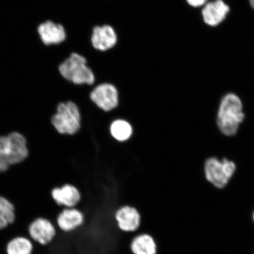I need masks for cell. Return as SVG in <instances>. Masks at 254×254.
Here are the masks:
<instances>
[{
	"label": "cell",
	"instance_id": "cell-1",
	"mask_svg": "<svg viewBox=\"0 0 254 254\" xmlns=\"http://www.w3.org/2000/svg\"><path fill=\"white\" fill-rule=\"evenodd\" d=\"M244 118L240 98L234 93L225 95L219 106L217 118L218 128L222 134L227 136L236 134Z\"/></svg>",
	"mask_w": 254,
	"mask_h": 254
},
{
	"label": "cell",
	"instance_id": "cell-2",
	"mask_svg": "<svg viewBox=\"0 0 254 254\" xmlns=\"http://www.w3.org/2000/svg\"><path fill=\"white\" fill-rule=\"evenodd\" d=\"M28 154L26 140L20 133L0 136V173L7 171L10 165L21 163Z\"/></svg>",
	"mask_w": 254,
	"mask_h": 254
},
{
	"label": "cell",
	"instance_id": "cell-3",
	"mask_svg": "<svg viewBox=\"0 0 254 254\" xmlns=\"http://www.w3.org/2000/svg\"><path fill=\"white\" fill-rule=\"evenodd\" d=\"M63 77L76 85H93L95 77L93 70L87 64L83 56L72 53L59 66Z\"/></svg>",
	"mask_w": 254,
	"mask_h": 254
},
{
	"label": "cell",
	"instance_id": "cell-4",
	"mask_svg": "<svg viewBox=\"0 0 254 254\" xmlns=\"http://www.w3.org/2000/svg\"><path fill=\"white\" fill-rule=\"evenodd\" d=\"M52 122L53 126L60 134L74 135L80 129V110L77 105L72 101L60 103Z\"/></svg>",
	"mask_w": 254,
	"mask_h": 254
},
{
	"label": "cell",
	"instance_id": "cell-5",
	"mask_svg": "<svg viewBox=\"0 0 254 254\" xmlns=\"http://www.w3.org/2000/svg\"><path fill=\"white\" fill-rule=\"evenodd\" d=\"M236 170V164L227 159L211 157L206 160L204 172L206 180L218 189L227 185Z\"/></svg>",
	"mask_w": 254,
	"mask_h": 254
},
{
	"label": "cell",
	"instance_id": "cell-6",
	"mask_svg": "<svg viewBox=\"0 0 254 254\" xmlns=\"http://www.w3.org/2000/svg\"><path fill=\"white\" fill-rule=\"evenodd\" d=\"M90 100L98 109L109 113L117 109L120 104L118 88L113 84L103 82L90 91Z\"/></svg>",
	"mask_w": 254,
	"mask_h": 254
},
{
	"label": "cell",
	"instance_id": "cell-7",
	"mask_svg": "<svg viewBox=\"0 0 254 254\" xmlns=\"http://www.w3.org/2000/svg\"><path fill=\"white\" fill-rule=\"evenodd\" d=\"M28 233L34 242L47 246L55 240L57 230L55 225L49 219L38 217L28 225Z\"/></svg>",
	"mask_w": 254,
	"mask_h": 254
},
{
	"label": "cell",
	"instance_id": "cell-8",
	"mask_svg": "<svg viewBox=\"0 0 254 254\" xmlns=\"http://www.w3.org/2000/svg\"><path fill=\"white\" fill-rule=\"evenodd\" d=\"M115 220L119 229L125 233H132L138 230L141 223V216L134 206L125 205L116 212Z\"/></svg>",
	"mask_w": 254,
	"mask_h": 254
},
{
	"label": "cell",
	"instance_id": "cell-9",
	"mask_svg": "<svg viewBox=\"0 0 254 254\" xmlns=\"http://www.w3.org/2000/svg\"><path fill=\"white\" fill-rule=\"evenodd\" d=\"M52 197L57 205L64 208H74L81 199L80 191L74 186L66 184L52 190Z\"/></svg>",
	"mask_w": 254,
	"mask_h": 254
},
{
	"label": "cell",
	"instance_id": "cell-10",
	"mask_svg": "<svg viewBox=\"0 0 254 254\" xmlns=\"http://www.w3.org/2000/svg\"><path fill=\"white\" fill-rule=\"evenodd\" d=\"M85 217L79 209L74 208H64L57 215V227L64 233H71L77 230L84 224Z\"/></svg>",
	"mask_w": 254,
	"mask_h": 254
},
{
	"label": "cell",
	"instance_id": "cell-11",
	"mask_svg": "<svg viewBox=\"0 0 254 254\" xmlns=\"http://www.w3.org/2000/svg\"><path fill=\"white\" fill-rule=\"evenodd\" d=\"M117 37L115 31L110 25L95 27L91 36V43L95 49L107 51L116 45Z\"/></svg>",
	"mask_w": 254,
	"mask_h": 254
},
{
	"label": "cell",
	"instance_id": "cell-12",
	"mask_svg": "<svg viewBox=\"0 0 254 254\" xmlns=\"http://www.w3.org/2000/svg\"><path fill=\"white\" fill-rule=\"evenodd\" d=\"M38 31L41 40L46 45L61 43L66 38L65 31L62 25L52 21H46L41 24Z\"/></svg>",
	"mask_w": 254,
	"mask_h": 254
},
{
	"label": "cell",
	"instance_id": "cell-13",
	"mask_svg": "<svg viewBox=\"0 0 254 254\" xmlns=\"http://www.w3.org/2000/svg\"><path fill=\"white\" fill-rule=\"evenodd\" d=\"M229 11V7L222 0H216L206 4L202 9V15L206 24L215 26L224 20Z\"/></svg>",
	"mask_w": 254,
	"mask_h": 254
},
{
	"label": "cell",
	"instance_id": "cell-14",
	"mask_svg": "<svg viewBox=\"0 0 254 254\" xmlns=\"http://www.w3.org/2000/svg\"><path fill=\"white\" fill-rule=\"evenodd\" d=\"M133 254H157L156 241L151 235L141 234L136 236L130 244Z\"/></svg>",
	"mask_w": 254,
	"mask_h": 254
},
{
	"label": "cell",
	"instance_id": "cell-15",
	"mask_svg": "<svg viewBox=\"0 0 254 254\" xmlns=\"http://www.w3.org/2000/svg\"><path fill=\"white\" fill-rule=\"evenodd\" d=\"M109 130L111 136L120 142L128 141L134 132L131 124L122 119L113 121L111 123Z\"/></svg>",
	"mask_w": 254,
	"mask_h": 254
},
{
	"label": "cell",
	"instance_id": "cell-16",
	"mask_svg": "<svg viewBox=\"0 0 254 254\" xmlns=\"http://www.w3.org/2000/svg\"><path fill=\"white\" fill-rule=\"evenodd\" d=\"M34 245L29 238L17 236L8 241L5 247L7 254H33Z\"/></svg>",
	"mask_w": 254,
	"mask_h": 254
},
{
	"label": "cell",
	"instance_id": "cell-17",
	"mask_svg": "<svg viewBox=\"0 0 254 254\" xmlns=\"http://www.w3.org/2000/svg\"><path fill=\"white\" fill-rule=\"evenodd\" d=\"M15 208L13 203L0 195V230L5 229L15 220Z\"/></svg>",
	"mask_w": 254,
	"mask_h": 254
},
{
	"label": "cell",
	"instance_id": "cell-18",
	"mask_svg": "<svg viewBox=\"0 0 254 254\" xmlns=\"http://www.w3.org/2000/svg\"><path fill=\"white\" fill-rule=\"evenodd\" d=\"M187 2L193 7H199L206 1V0H187Z\"/></svg>",
	"mask_w": 254,
	"mask_h": 254
},
{
	"label": "cell",
	"instance_id": "cell-19",
	"mask_svg": "<svg viewBox=\"0 0 254 254\" xmlns=\"http://www.w3.org/2000/svg\"><path fill=\"white\" fill-rule=\"evenodd\" d=\"M251 5H252V7L254 8V0H250Z\"/></svg>",
	"mask_w": 254,
	"mask_h": 254
},
{
	"label": "cell",
	"instance_id": "cell-20",
	"mask_svg": "<svg viewBox=\"0 0 254 254\" xmlns=\"http://www.w3.org/2000/svg\"></svg>",
	"mask_w": 254,
	"mask_h": 254
}]
</instances>
